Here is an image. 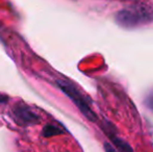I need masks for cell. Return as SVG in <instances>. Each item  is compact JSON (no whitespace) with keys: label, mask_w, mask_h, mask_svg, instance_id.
Instances as JSON below:
<instances>
[{"label":"cell","mask_w":153,"mask_h":152,"mask_svg":"<svg viewBox=\"0 0 153 152\" xmlns=\"http://www.w3.org/2000/svg\"><path fill=\"white\" fill-rule=\"evenodd\" d=\"M153 21V10L145 5H137L121 10L116 15V22L124 28H135Z\"/></svg>","instance_id":"cell-1"},{"label":"cell","mask_w":153,"mask_h":152,"mask_svg":"<svg viewBox=\"0 0 153 152\" xmlns=\"http://www.w3.org/2000/svg\"><path fill=\"white\" fill-rule=\"evenodd\" d=\"M56 85L72 100L73 103L78 108V110L81 112V114L85 116L88 120H90L92 122L97 121V116L94 113V110L91 108L90 104L88 103L87 98L79 92V90L73 83L69 82L67 80H64V79H57Z\"/></svg>","instance_id":"cell-2"},{"label":"cell","mask_w":153,"mask_h":152,"mask_svg":"<svg viewBox=\"0 0 153 152\" xmlns=\"http://www.w3.org/2000/svg\"><path fill=\"white\" fill-rule=\"evenodd\" d=\"M12 115L15 122L20 126L36 125L40 123V116L23 102H18L13 106Z\"/></svg>","instance_id":"cell-3"},{"label":"cell","mask_w":153,"mask_h":152,"mask_svg":"<svg viewBox=\"0 0 153 152\" xmlns=\"http://www.w3.org/2000/svg\"><path fill=\"white\" fill-rule=\"evenodd\" d=\"M103 129L106 131L107 136H109V139L111 140V142L114 143L116 148L119 150V152H133L132 148L130 147V145L128 143L125 142L123 139L119 138L116 133H114V127L111 125H107V126H102Z\"/></svg>","instance_id":"cell-4"},{"label":"cell","mask_w":153,"mask_h":152,"mask_svg":"<svg viewBox=\"0 0 153 152\" xmlns=\"http://www.w3.org/2000/svg\"><path fill=\"white\" fill-rule=\"evenodd\" d=\"M64 131H65V129H62L61 126L54 125V124H47V125L43 128L42 133L45 138H50V136H53L62 134Z\"/></svg>","instance_id":"cell-5"},{"label":"cell","mask_w":153,"mask_h":152,"mask_svg":"<svg viewBox=\"0 0 153 152\" xmlns=\"http://www.w3.org/2000/svg\"><path fill=\"white\" fill-rule=\"evenodd\" d=\"M103 147H104L105 152H118L115 148H114L113 146H111V144H109V143H104Z\"/></svg>","instance_id":"cell-6"},{"label":"cell","mask_w":153,"mask_h":152,"mask_svg":"<svg viewBox=\"0 0 153 152\" xmlns=\"http://www.w3.org/2000/svg\"><path fill=\"white\" fill-rule=\"evenodd\" d=\"M8 100V97L6 95H2V94H0V102L1 103H6Z\"/></svg>","instance_id":"cell-7"}]
</instances>
